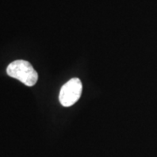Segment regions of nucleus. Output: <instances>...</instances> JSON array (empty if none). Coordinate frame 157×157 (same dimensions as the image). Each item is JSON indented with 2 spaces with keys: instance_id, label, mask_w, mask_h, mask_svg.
Instances as JSON below:
<instances>
[{
  "instance_id": "obj_1",
  "label": "nucleus",
  "mask_w": 157,
  "mask_h": 157,
  "mask_svg": "<svg viewBox=\"0 0 157 157\" xmlns=\"http://www.w3.org/2000/svg\"><path fill=\"white\" fill-rule=\"evenodd\" d=\"M7 74L11 78H17L27 86H33L38 81V73L33 67L25 60L11 62L6 69Z\"/></svg>"
},
{
  "instance_id": "obj_2",
  "label": "nucleus",
  "mask_w": 157,
  "mask_h": 157,
  "mask_svg": "<svg viewBox=\"0 0 157 157\" xmlns=\"http://www.w3.org/2000/svg\"><path fill=\"white\" fill-rule=\"evenodd\" d=\"M82 93V83L78 78H73L64 85L59 92V101L64 107H71L79 100Z\"/></svg>"
}]
</instances>
